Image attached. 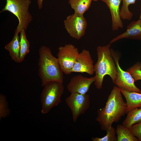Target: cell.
<instances>
[{"label": "cell", "instance_id": "1", "mask_svg": "<svg viewBox=\"0 0 141 141\" xmlns=\"http://www.w3.org/2000/svg\"><path fill=\"white\" fill-rule=\"evenodd\" d=\"M127 113L126 102L120 89L114 86L104 107L98 109L96 120L102 130L107 131L114 122H118Z\"/></svg>", "mask_w": 141, "mask_h": 141}, {"label": "cell", "instance_id": "2", "mask_svg": "<svg viewBox=\"0 0 141 141\" xmlns=\"http://www.w3.org/2000/svg\"><path fill=\"white\" fill-rule=\"evenodd\" d=\"M38 75L43 86L48 82L55 81L63 83V72L57 58L52 54L50 49L44 45L39 50Z\"/></svg>", "mask_w": 141, "mask_h": 141}, {"label": "cell", "instance_id": "3", "mask_svg": "<svg viewBox=\"0 0 141 141\" xmlns=\"http://www.w3.org/2000/svg\"><path fill=\"white\" fill-rule=\"evenodd\" d=\"M111 44L99 46L97 48V60L94 65L95 80V84L98 89L102 88L104 78L109 75L113 84L115 82L117 74V68L115 61L110 48Z\"/></svg>", "mask_w": 141, "mask_h": 141}, {"label": "cell", "instance_id": "4", "mask_svg": "<svg viewBox=\"0 0 141 141\" xmlns=\"http://www.w3.org/2000/svg\"><path fill=\"white\" fill-rule=\"evenodd\" d=\"M6 3L0 13L5 11L10 12L17 18L19 23L16 29L20 33L22 29L26 31L32 20L29 11L31 0H5Z\"/></svg>", "mask_w": 141, "mask_h": 141}, {"label": "cell", "instance_id": "5", "mask_svg": "<svg viewBox=\"0 0 141 141\" xmlns=\"http://www.w3.org/2000/svg\"><path fill=\"white\" fill-rule=\"evenodd\" d=\"M43 87L40 98L41 113L45 114L61 103V97L64 92V87L63 83L55 81L48 82Z\"/></svg>", "mask_w": 141, "mask_h": 141}, {"label": "cell", "instance_id": "6", "mask_svg": "<svg viewBox=\"0 0 141 141\" xmlns=\"http://www.w3.org/2000/svg\"><path fill=\"white\" fill-rule=\"evenodd\" d=\"M57 58L62 71L69 75L72 70L79 53L78 48L71 44H67L58 48Z\"/></svg>", "mask_w": 141, "mask_h": 141}, {"label": "cell", "instance_id": "7", "mask_svg": "<svg viewBox=\"0 0 141 141\" xmlns=\"http://www.w3.org/2000/svg\"><path fill=\"white\" fill-rule=\"evenodd\" d=\"M65 102L70 110L74 122L89 109L90 105V96L87 94L70 93L65 98Z\"/></svg>", "mask_w": 141, "mask_h": 141}, {"label": "cell", "instance_id": "8", "mask_svg": "<svg viewBox=\"0 0 141 141\" xmlns=\"http://www.w3.org/2000/svg\"><path fill=\"white\" fill-rule=\"evenodd\" d=\"M64 24L70 36L78 40L84 36L87 25L83 15L75 13L67 16L64 20Z\"/></svg>", "mask_w": 141, "mask_h": 141}, {"label": "cell", "instance_id": "9", "mask_svg": "<svg viewBox=\"0 0 141 141\" xmlns=\"http://www.w3.org/2000/svg\"><path fill=\"white\" fill-rule=\"evenodd\" d=\"M111 49L117 68V78L114 84L120 89L129 92L141 93V90L135 84L134 79L131 75L127 71L123 70L120 67L119 63V56L113 49Z\"/></svg>", "mask_w": 141, "mask_h": 141}, {"label": "cell", "instance_id": "10", "mask_svg": "<svg viewBox=\"0 0 141 141\" xmlns=\"http://www.w3.org/2000/svg\"><path fill=\"white\" fill-rule=\"evenodd\" d=\"M95 80V76L88 78L80 74L74 76L71 78L67 85V90L70 93L86 94Z\"/></svg>", "mask_w": 141, "mask_h": 141}, {"label": "cell", "instance_id": "11", "mask_svg": "<svg viewBox=\"0 0 141 141\" xmlns=\"http://www.w3.org/2000/svg\"><path fill=\"white\" fill-rule=\"evenodd\" d=\"M85 73L90 75L95 73L93 61L89 51L83 49L79 53L72 70V72Z\"/></svg>", "mask_w": 141, "mask_h": 141}, {"label": "cell", "instance_id": "12", "mask_svg": "<svg viewBox=\"0 0 141 141\" xmlns=\"http://www.w3.org/2000/svg\"><path fill=\"white\" fill-rule=\"evenodd\" d=\"M124 38L141 41V20L138 19L133 21L127 26L126 30L123 33L113 38L110 42L111 44Z\"/></svg>", "mask_w": 141, "mask_h": 141}, {"label": "cell", "instance_id": "13", "mask_svg": "<svg viewBox=\"0 0 141 141\" xmlns=\"http://www.w3.org/2000/svg\"><path fill=\"white\" fill-rule=\"evenodd\" d=\"M105 3L109 9L113 31L118 30L123 27V24L120 16V5L122 0H100Z\"/></svg>", "mask_w": 141, "mask_h": 141}, {"label": "cell", "instance_id": "14", "mask_svg": "<svg viewBox=\"0 0 141 141\" xmlns=\"http://www.w3.org/2000/svg\"><path fill=\"white\" fill-rule=\"evenodd\" d=\"M19 33L16 29L12 39L5 46V49L9 52L12 60L17 63H20V47Z\"/></svg>", "mask_w": 141, "mask_h": 141}, {"label": "cell", "instance_id": "15", "mask_svg": "<svg viewBox=\"0 0 141 141\" xmlns=\"http://www.w3.org/2000/svg\"><path fill=\"white\" fill-rule=\"evenodd\" d=\"M120 90L126 100V114L134 108H141V93L129 92L121 89Z\"/></svg>", "mask_w": 141, "mask_h": 141}, {"label": "cell", "instance_id": "16", "mask_svg": "<svg viewBox=\"0 0 141 141\" xmlns=\"http://www.w3.org/2000/svg\"><path fill=\"white\" fill-rule=\"evenodd\" d=\"M122 125L130 128L133 125L141 122V108H135L129 111Z\"/></svg>", "mask_w": 141, "mask_h": 141}, {"label": "cell", "instance_id": "17", "mask_svg": "<svg viewBox=\"0 0 141 141\" xmlns=\"http://www.w3.org/2000/svg\"><path fill=\"white\" fill-rule=\"evenodd\" d=\"M117 141H138L132 133L130 128L122 125H118L116 129Z\"/></svg>", "mask_w": 141, "mask_h": 141}, {"label": "cell", "instance_id": "18", "mask_svg": "<svg viewBox=\"0 0 141 141\" xmlns=\"http://www.w3.org/2000/svg\"><path fill=\"white\" fill-rule=\"evenodd\" d=\"M93 0H69L68 3L74 13L83 15L90 8Z\"/></svg>", "mask_w": 141, "mask_h": 141}, {"label": "cell", "instance_id": "19", "mask_svg": "<svg viewBox=\"0 0 141 141\" xmlns=\"http://www.w3.org/2000/svg\"><path fill=\"white\" fill-rule=\"evenodd\" d=\"M20 33V63L24 60L25 56L29 52L30 47V43L27 38L26 31L23 29Z\"/></svg>", "mask_w": 141, "mask_h": 141}, {"label": "cell", "instance_id": "20", "mask_svg": "<svg viewBox=\"0 0 141 141\" xmlns=\"http://www.w3.org/2000/svg\"><path fill=\"white\" fill-rule=\"evenodd\" d=\"M136 0H122V5L120 10V16L121 19L130 20L132 18L133 13L129 9L131 4H134Z\"/></svg>", "mask_w": 141, "mask_h": 141}, {"label": "cell", "instance_id": "21", "mask_svg": "<svg viewBox=\"0 0 141 141\" xmlns=\"http://www.w3.org/2000/svg\"><path fill=\"white\" fill-rule=\"evenodd\" d=\"M107 134L102 138L92 137L93 141H117L116 130L112 126L106 131Z\"/></svg>", "mask_w": 141, "mask_h": 141}, {"label": "cell", "instance_id": "22", "mask_svg": "<svg viewBox=\"0 0 141 141\" xmlns=\"http://www.w3.org/2000/svg\"><path fill=\"white\" fill-rule=\"evenodd\" d=\"M6 96L2 94L0 95V119L8 116L10 113Z\"/></svg>", "mask_w": 141, "mask_h": 141}, {"label": "cell", "instance_id": "23", "mask_svg": "<svg viewBox=\"0 0 141 141\" xmlns=\"http://www.w3.org/2000/svg\"><path fill=\"white\" fill-rule=\"evenodd\" d=\"M141 63L140 62H137L126 70L131 75L135 82L141 80V70L140 69Z\"/></svg>", "mask_w": 141, "mask_h": 141}, {"label": "cell", "instance_id": "24", "mask_svg": "<svg viewBox=\"0 0 141 141\" xmlns=\"http://www.w3.org/2000/svg\"><path fill=\"white\" fill-rule=\"evenodd\" d=\"M133 134L141 141V122L133 125L130 128Z\"/></svg>", "mask_w": 141, "mask_h": 141}, {"label": "cell", "instance_id": "25", "mask_svg": "<svg viewBox=\"0 0 141 141\" xmlns=\"http://www.w3.org/2000/svg\"><path fill=\"white\" fill-rule=\"evenodd\" d=\"M43 0H37V3L38 8L39 9H41L42 8Z\"/></svg>", "mask_w": 141, "mask_h": 141}, {"label": "cell", "instance_id": "26", "mask_svg": "<svg viewBox=\"0 0 141 141\" xmlns=\"http://www.w3.org/2000/svg\"><path fill=\"white\" fill-rule=\"evenodd\" d=\"M139 19H140V20H141V12H140V15Z\"/></svg>", "mask_w": 141, "mask_h": 141}, {"label": "cell", "instance_id": "27", "mask_svg": "<svg viewBox=\"0 0 141 141\" xmlns=\"http://www.w3.org/2000/svg\"><path fill=\"white\" fill-rule=\"evenodd\" d=\"M98 0H93V1H98Z\"/></svg>", "mask_w": 141, "mask_h": 141}, {"label": "cell", "instance_id": "28", "mask_svg": "<svg viewBox=\"0 0 141 141\" xmlns=\"http://www.w3.org/2000/svg\"><path fill=\"white\" fill-rule=\"evenodd\" d=\"M140 69L141 70V63L140 65Z\"/></svg>", "mask_w": 141, "mask_h": 141}]
</instances>
